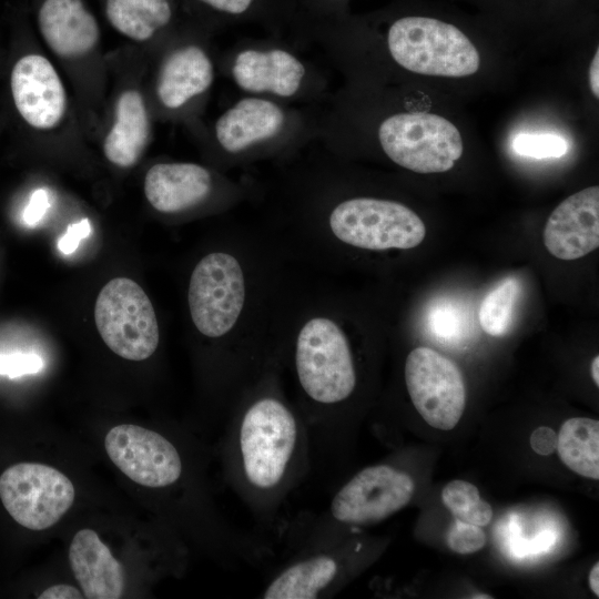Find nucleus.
I'll return each instance as SVG.
<instances>
[{
  "instance_id": "nucleus-11",
  "label": "nucleus",
  "mask_w": 599,
  "mask_h": 599,
  "mask_svg": "<svg viewBox=\"0 0 599 599\" xmlns=\"http://www.w3.org/2000/svg\"><path fill=\"white\" fill-rule=\"evenodd\" d=\"M10 88L17 111L30 126L47 131L60 124L67 111V92L45 57H21L12 68Z\"/></svg>"
},
{
  "instance_id": "nucleus-22",
  "label": "nucleus",
  "mask_w": 599,
  "mask_h": 599,
  "mask_svg": "<svg viewBox=\"0 0 599 599\" xmlns=\"http://www.w3.org/2000/svg\"><path fill=\"white\" fill-rule=\"evenodd\" d=\"M519 292V282L507 277L487 293L478 311L479 325L486 334L497 337L507 333Z\"/></svg>"
},
{
  "instance_id": "nucleus-35",
  "label": "nucleus",
  "mask_w": 599,
  "mask_h": 599,
  "mask_svg": "<svg viewBox=\"0 0 599 599\" xmlns=\"http://www.w3.org/2000/svg\"><path fill=\"white\" fill-rule=\"evenodd\" d=\"M591 377L597 386H599V356L597 355L591 363Z\"/></svg>"
},
{
  "instance_id": "nucleus-6",
  "label": "nucleus",
  "mask_w": 599,
  "mask_h": 599,
  "mask_svg": "<svg viewBox=\"0 0 599 599\" xmlns=\"http://www.w3.org/2000/svg\"><path fill=\"white\" fill-rule=\"evenodd\" d=\"M94 321L106 346L122 358L141 362L158 349L160 329L154 307L134 281L116 277L100 291Z\"/></svg>"
},
{
  "instance_id": "nucleus-29",
  "label": "nucleus",
  "mask_w": 599,
  "mask_h": 599,
  "mask_svg": "<svg viewBox=\"0 0 599 599\" xmlns=\"http://www.w3.org/2000/svg\"><path fill=\"white\" fill-rule=\"evenodd\" d=\"M530 445L539 455H550L557 449V434L549 427L540 426L530 436Z\"/></svg>"
},
{
  "instance_id": "nucleus-26",
  "label": "nucleus",
  "mask_w": 599,
  "mask_h": 599,
  "mask_svg": "<svg viewBox=\"0 0 599 599\" xmlns=\"http://www.w3.org/2000/svg\"><path fill=\"white\" fill-rule=\"evenodd\" d=\"M466 319L457 309L446 305H439L432 309L428 316V323L432 332L440 338L451 339L459 337L463 333V326H466Z\"/></svg>"
},
{
  "instance_id": "nucleus-2",
  "label": "nucleus",
  "mask_w": 599,
  "mask_h": 599,
  "mask_svg": "<svg viewBox=\"0 0 599 599\" xmlns=\"http://www.w3.org/2000/svg\"><path fill=\"white\" fill-rule=\"evenodd\" d=\"M345 306L326 273L293 263L276 319V347L307 429L312 473L339 470L359 386Z\"/></svg>"
},
{
  "instance_id": "nucleus-16",
  "label": "nucleus",
  "mask_w": 599,
  "mask_h": 599,
  "mask_svg": "<svg viewBox=\"0 0 599 599\" xmlns=\"http://www.w3.org/2000/svg\"><path fill=\"white\" fill-rule=\"evenodd\" d=\"M284 124L285 113L278 104L247 97L217 119L215 136L226 153L237 155L277 135Z\"/></svg>"
},
{
  "instance_id": "nucleus-14",
  "label": "nucleus",
  "mask_w": 599,
  "mask_h": 599,
  "mask_svg": "<svg viewBox=\"0 0 599 599\" xmlns=\"http://www.w3.org/2000/svg\"><path fill=\"white\" fill-rule=\"evenodd\" d=\"M305 65L283 49H246L237 53L232 77L242 90L280 98L294 95L302 87Z\"/></svg>"
},
{
  "instance_id": "nucleus-9",
  "label": "nucleus",
  "mask_w": 599,
  "mask_h": 599,
  "mask_svg": "<svg viewBox=\"0 0 599 599\" xmlns=\"http://www.w3.org/2000/svg\"><path fill=\"white\" fill-rule=\"evenodd\" d=\"M104 448L111 461L143 487L169 489L184 480L183 453L164 434L131 424L118 425L108 432Z\"/></svg>"
},
{
  "instance_id": "nucleus-27",
  "label": "nucleus",
  "mask_w": 599,
  "mask_h": 599,
  "mask_svg": "<svg viewBox=\"0 0 599 599\" xmlns=\"http://www.w3.org/2000/svg\"><path fill=\"white\" fill-rule=\"evenodd\" d=\"M43 368V359L34 353L0 354V375L10 378L35 374Z\"/></svg>"
},
{
  "instance_id": "nucleus-32",
  "label": "nucleus",
  "mask_w": 599,
  "mask_h": 599,
  "mask_svg": "<svg viewBox=\"0 0 599 599\" xmlns=\"http://www.w3.org/2000/svg\"><path fill=\"white\" fill-rule=\"evenodd\" d=\"M212 8L231 13V14H240L246 11L253 0H200Z\"/></svg>"
},
{
  "instance_id": "nucleus-24",
  "label": "nucleus",
  "mask_w": 599,
  "mask_h": 599,
  "mask_svg": "<svg viewBox=\"0 0 599 599\" xmlns=\"http://www.w3.org/2000/svg\"><path fill=\"white\" fill-rule=\"evenodd\" d=\"M516 153L535 159L564 156L569 149L567 141L555 134H518L514 140Z\"/></svg>"
},
{
  "instance_id": "nucleus-10",
  "label": "nucleus",
  "mask_w": 599,
  "mask_h": 599,
  "mask_svg": "<svg viewBox=\"0 0 599 599\" xmlns=\"http://www.w3.org/2000/svg\"><path fill=\"white\" fill-rule=\"evenodd\" d=\"M404 379L414 407L426 423L441 430L458 424L466 390L454 362L429 347H416L406 356Z\"/></svg>"
},
{
  "instance_id": "nucleus-5",
  "label": "nucleus",
  "mask_w": 599,
  "mask_h": 599,
  "mask_svg": "<svg viewBox=\"0 0 599 599\" xmlns=\"http://www.w3.org/2000/svg\"><path fill=\"white\" fill-rule=\"evenodd\" d=\"M356 534L318 547L302 549L272 572L258 598L316 599L334 595L364 557L365 541Z\"/></svg>"
},
{
  "instance_id": "nucleus-17",
  "label": "nucleus",
  "mask_w": 599,
  "mask_h": 599,
  "mask_svg": "<svg viewBox=\"0 0 599 599\" xmlns=\"http://www.w3.org/2000/svg\"><path fill=\"white\" fill-rule=\"evenodd\" d=\"M69 562L85 598H121L124 590L122 565L94 530L84 528L73 536Z\"/></svg>"
},
{
  "instance_id": "nucleus-12",
  "label": "nucleus",
  "mask_w": 599,
  "mask_h": 599,
  "mask_svg": "<svg viewBox=\"0 0 599 599\" xmlns=\"http://www.w3.org/2000/svg\"><path fill=\"white\" fill-rule=\"evenodd\" d=\"M542 240L548 252L564 261L580 258L599 246V186L564 200L549 215Z\"/></svg>"
},
{
  "instance_id": "nucleus-31",
  "label": "nucleus",
  "mask_w": 599,
  "mask_h": 599,
  "mask_svg": "<svg viewBox=\"0 0 599 599\" xmlns=\"http://www.w3.org/2000/svg\"><path fill=\"white\" fill-rule=\"evenodd\" d=\"M39 599H81L83 592L70 585H54L44 589Z\"/></svg>"
},
{
  "instance_id": "nucleus-23",
  "label": "nucleus",
  "mask_w": 599,
  "mask_h": 599,
  "mask_svg": "<svg viewBox=\"0 0 599 599\" xmlns=\"http://www.w3.org/2000/svg\"><path fill=\"white\" fill-rule=\"evenodd\" d=\"M444 506L455 519L464 522L486 526L493 518L490 505L480 498L477 487L468 481H449L441 491Z\"/></svg>"
},
{
  "instance_id": "nucleus-30",
  "label": "nucleus",
  "mask_w": 599,
  "mask_h": 599,
  "mask_svg": "<svg viewBox=\"0 0 599 599\" xmlns=\"http://www.w3.org/2000/svg\"><path fill=\"white\" fill-rule=\"evenodd\" d=\"M49 207V195L45 190L39 189L31 195L30 202L23 213V221L28 225H35Z\"/></svg>"
},
{
  "instance_id": "nucleus-19",
  "label": "nucleus",
  "mask_w": 599,
  "mask_h": 599,
  "mask_svg": "<svg viewBox=\"0 0 599 599\" xmlns=\"http://www.w3.org/2000/svg\"><path fill=\"white\" fill-rule=\"evenodd\" d=\"M150 138V120L144 99L136 90H125L115 104V116L103 142L109 162L120 167L138 163Z\"/></svg>"
},
{
  "instance_id": "nucleus-4",
  "label": "nucleus",
  "mask_w": 599,
  "mask_h": 599,
  "mask_svg": "<svg viewBox=\"0 0 599 599\" xmlns=\"http://www.w3.org/2000/svg\"><path fill=\"white\" fill-rule=\"evenodd\" d=\"M392 58L404 69L425 75L461 78L476 73L479 52L454 24L428 17H404L389 28Z\"/></svg>"
},
{
  "instance_id": "nucleus-36",
  "label": "nucleus",
  "mask_w": 599,
  "mask_h": 599,
  "mask_svg": "<svg viewBox=\"0 0 599 599\" xmlns=\"http://www.w3.org/2000/svg\"><path fill=\"white\" fill-rule=\"evenodd\" d=\"M474 599H479V598H491L490 596L488 595H484V593H479L477 596H473Z\"/></svg>"
},
{
  "instance_id": "nucleus-15",
  "label": "nucleus",
  "mask_w": 599,
  "mask_h": 599,
  "mask_svg": "<svg viewBox=\"0 0 599 599\" xmlns=\"http://www.w3.org/2000/svg\"><path fill=\"white\" fill-rule=\"evenodd\" d=\"M38 24L50 50L64 59L88 54L100 40L98 21L82 0H45Z\"/></svg>"
},
{
  "instance_id": "nucleus-25",
  "label": "nucleus",
  "mask_w": 599,
  "mask_h": 599,
  "mask_svg": "<svg viewBox=\"0 0 599 599\" xmlns=\"http://www.w3.org/2000/svg\"><path fill=\"white\" fill-rule=\"evenodd\" d=\"M448 547L461 555L480 550L486 544V535L480 526L455 519L446 535Z\"/></svg>"
},
{
  "instance_id": "nucleus-21",
  "label": "nucleus",
  "mask_w": 599,
  "mask_h": 599,
  "mask_svg": "<svg viewBox=\"0 0 599 599\" xmlns=\"http://www.w3.org/2000/svg\"><path fill=\"white\" fill-rule=\"evenodd\" d=\"M105 12L118 32L140 42L153 37L172 17L167 0H106Z\"/></svg>"
},
{
  "instance_id": "nucleus-7",
  "label": "nucleus",
  "mask_w": 599,
  "mask_h": 599,
  "mask_svg": "<svg viewBox=\"0 0 599 599\" xmlns=\"http://www.w3.org/2000/svg\"><path fill=\"white\" fill-rule=\"evenodd\" d=\"M378 140L395 164L423 174L449 171L464 151L458 129L449 120L426 112L387 118L378 129Z\"/></svg>"
},
{
  "instance_id": "nucleus-34",
  "label": "nucleus",
  "mask_w": 599,
  "mask_h": 599,
  "mask_svg": "<svg viewBox=\"0 0 599 599\" xmlns=\"http://www.w3.org/2000/svg\"><path fill=\"white\" fill-rule=\"evenodd\" d=\"M589 585L592 592L598 597L599 596V564L596 562L591 568L589 573Z\"/></svg>"
},
{
  "instance_id": "nucleus-20",
  "label": "nucleus",
  "mask_w": 599,
  "mask_h": 599,
  "mask_svg": "<svg viewBox=\"0 0 599 599\" xmlns=\"http://www.w3.org/2000/svg\"><path fill=\"white\" fill-rule=\"evenodd\" d=\"M557 450L572 471L591 479L599 478V422L573 417L567 419L557 435Z\"/></svg>"
},
{
  "instance_id": "nucleus-33",
  "label": "nucleus",
  "mask_w": 599,
  "mask_h": 599,
  "mask_svg": "<svg viewBox=\"0 0 599 599\" xmlns=\"http://www.w3.org/2000/svg\"><path fill=\"white\" fill-rule=\"evenodd\" d=\"M599 50L596 51L589 65V85L596 99L599 98Z\"/></svg>"
},
{
  "instance_id": "nucleus-3",
  "label": "nucleus",
  "mask_w": 599,
  "mask_h": 599,
  "mask_svg": "<svg viewBox=\"0 0 599 599\" xmlns=\"http://www.w3.org/2000/svg\"><path fill=\"white\" fill-rule=\"evenodd\" d=\"M222 444L226 481L263 530L276 529L290 495L312 474L304 420L277 357L236 398Z\"/></svg>"
},
{
  "instance_id": "nucleus-13",
  "label": "nucleus",
  "mask_w": 599,
  "mask_h": 599,
  "mask_svg": "<svg viewBox=\"0 0 599 599\" xmlns=\"http://www.w3.org/2000/svg\"><path fill=\"white\" fill-rule=\"evenodd\" d=\"M214 177L205 166L191 162L152 165L144 177V194L150 205L166 215L199 207L213 194Z\"/></svg>"
},
{
  "instance_id": "nucleus-18",
  "label": "nucleus",
  "mask_w": 599,
  "mask_h": 599,
  "mask_svg": "<svg viewBox=\"0 0 599 599\" xmlns=\"http://www.w3.org/2000/svg\"><path fill=\"white\" fill-rule=\"evenodd\" d=\"M214 79V68L206 52L196 45L173 51L163 62L156 94L167 109H179L205 92Z\"/></svg>"
},
{
  "instance_id": "nucleus-28",
  "label": "nucleus",
  "mask_w": 599,
  "mask_h": 599,
  "mask_svg": "<svg viewBox=\"0 0 599 599\" xmlns=\"http://www.w3.org/2000/svg\"><path fill=\"white\" fill-rule=\"evenodd\" d=\"M90 233L91 224L88 219H82L77 223L70 224L65 233L58 241L59 251L64 255L73 253L80 241L88 237Z\"/></svg>"
},
{
  "instance_id": "nucleus-1",
  "label": "nucleus",
  "mask_w": 599,
  "mask_h": 599,
  "mask_svg": "<svg viewBox=\"0 0 599 599\" xmlns=\"http://www.w3.org/2000/svg\"><path fill=\"white\" fill-rule=\"evenodd\" d=\"M292 265L263 227L236 226L190 273V321L212 348V388L226 414L278 357L276 319Z\"/></svg>"
},
{
  "instance_id": "nucleus-8",
  "label": "nucleus",
  "mask_w": 599,
  "mask_h": 599,
  "mask_svg": "<svg viewBox=\"0 0 599 599\" xmlns=\"http://www.w3.org/2000/svg\"><path fill=\"white\" fill-rule=\"evenodd\" d=\"M72 481L59 469L39 463H19L0 475V499L9 515L30 530H45L71 508Z\"/></svg>"
}]
</instances>
